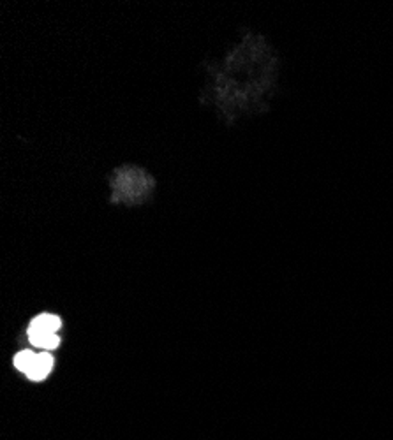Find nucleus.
<instances>
[{
  "label": "nucleus",
  "instance_id": "1",
  "mask_svg": "<svg viewBox=\"0 0 393 440\" xmlns=\"http://www.w3.org/2000/svg\"><path fill=\"white\" fill-rule=\"evenodd\" d=\"M29 342L32 343L34 347H39L43 351H53V349L58 347V343H60V338H58L57 333H52L48 329H43V327L36 326V324L30 323L29 326Z\"/></svg>",
  "mask_w": 393,
  "mask_h": 440
},
{
  "label": "nucleus",
  "instance_id": "4",
  "mask_svg": "<svg viewBox=\"0 0 393 440\" xmlns=\"http://www.w3.org/2000/svg\"><path fill=\"white\" fill-rule=\"evenodd\" d=\"M32 324H36V326L43 327V329H48V332L52 333H57L58 329H60V319H58L57 315H52V314H43V315H37L36 319L32 321Z\"/></svg>",
  "mask_w": 393,
  "mask_h": 440
},
{
  "label": "nucleus",
  "instance_id": "2",
  "mask_svg": "<svg viewBox=\"0 0 393 440\" xmlns=\"http://www.w3.org/2000/svg\"><path fill=\"white\" fill-rule=\"evenodd\" d=\"M53 368V356L49 352H43V354H37V360L34 363V367L30 368L27 377L30 380H45L48 377V373L52 372Z\"/></svg>",
  "mask_w": 393,
  "mask_h": 440
},
{
  "label": "nucleus",
  "instance_id": "3",
  "mask_svg": "<svg viewBox=\"0 0 393 440\" xmlns=\"http://www.w3.org/2000/svg\"><path fill=\"white\" fill-rule=\"evenodd\" d=\"M36 360H37V354H34L32 351H21L18 352L16 358H14V367L27 375L30 368L34 367V363H36Z\"/></svg>",
  "mask_w": 393,
  "mask_h": 440
}]
</instances>
